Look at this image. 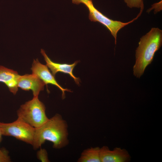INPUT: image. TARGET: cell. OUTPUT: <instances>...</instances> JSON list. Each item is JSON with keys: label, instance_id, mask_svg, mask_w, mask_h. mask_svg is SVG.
I'll return each instance as SVG.
<instances>
[{"label": "cell", "instance_id": "5b68a950", "mask_svg": "<svg viewBox=\"0 0 162 162\" xmlns=\"http://www.w3.org/2000/svg\"><path fill=\"white\" fill-rule=\"evenodd\" d=\"M83 4L86 6L89 10V19L92 21L98 22L107 28L115 38V44H116L117 33L118 31L137 19L142 13V12L140 11L136 18L129 22L124 23L112 20L104 15L95 8L92 0H86Z\"/></svg>", "mask_w": 162, "mask_h": 162}, {"label": "cell", "instance_id": "8fae6325", "mask_svg": "<svg viewBox=\"0 0 162 162\" xmlns=\"http://www.w3.org/2000/svg\"><path fill=\"white\" fill-rule=\"evenodd\" d=\"M99 147H91L85 149L81 153L78 162H101Z\"/></svg>", "mask_w": 162, "mask_h": 162}, {"label": "cell", "instance_id": "52a82bcc", "mask_svg": "<svg viewBox=\"0 0 162 162\" xmlns=\"http://www.w3.org/2000/svg\"><path fill=\"white\" fill-rule=\"evenodd\" d=\"M100 155L101 162H128L131 159L125 149L116 147L111 150L106 146L100 148Z\"/></svg>", "mask_w": 162, "mask_h": 162}, {"label": "cell", "instance_id": "8992f818", "mask_svg": "<svg viewBox=\"0 0 162 162\" xmlns=\"http://www.w3.org/2000/svg\"><path fill=\"white\" fill-rule=\"evenodd\" d=\"M32 74L39 77L44 83L46 86L48 84L55 86L62 92V99L65 97V91L71 92L67 88H63L57 82L55 76L49 70L47 66L41 64L38 59H34L31 68Z\"/></svg>", "mask_w": 162, "mask_h": 162}, {"label": "cell", "instance_id": "30bf717a", "mask_svg": "<svg viewBox=\"0 0 162 162\" xmlns=\"http://www.w3.org/2000/svg\"><path fill=\"white\" fill-rule=\"evenodd\" d=\"M20 76L16 71L0 66V82L5 84L14 95L18 90V81Z\"/></svg>", "mask_w": 162, "mask_h": 162}, {"label": "cell", "instance_id": "5bb4252c", "mask_svg": "<svg viewBox=\"0 0 162 162\" xmlns=\"http://www.w3.org/2000/svg\"><path fill=\"white\" fill-rule=\"evenodd\" d=\"M11 159L8 152L5 149H0V162H9Z\"/></svg>", "mask_w": 162, "mask_h": 162}, {"label": "cell", "instance_id": "3957f363", "mask_svg": "<svg viewBox=\"0 0 162 162\" xmlns=\"http://www.w3.org/2000/svg\"><path fill=\"white\" fill-rule=\"evenodd\" d=\"M45 110L44 105L39 100L38 97H33L32 99L20 106L17 114L18 118L36 128L49 119Z\"/></svg>", "mask_w": 162, "mask_h": 162}, {"label": "cell", "instance_id": "ba28073f", "mask_svg": "<svg viewBox=\"0 0 162 162\" xmlns=\"http://www.w3.org/2000/svg\"><path fill=\"white\" fill-rule=\"evenodd\" d=\"M44 83L39 77L33 74L20 75L18 81V87L22 90L32 91L33 97H38L40 92L44 89Z\"/></svg>", "mask_w": 162, "mask_h": 162}, {"label": "cell", "instance_id": "4fadbf2b", "mask_svg": "<svg viewBox=\"0 0 162 162\" xmlns=\"http://www.w3.org/2000/svg\"><path fill=\"white\" fill-rule=\"evenodd\" d=\"M38 159L43 162H49L47 152L44 148H40L37 153Z\"/></svg>", "mask_w": 162, "mask_h": 162}, {"label": "cell", "instance_id": "6da1fadb", "mask_svg": "<svg viewBox=\"0 0 162 162\" xmlns=\"http://www.w3.org/2000/svg\"><path fill=\"white\" fill-rule=\"evenodd\" d=\"M68 124L58 114H56L40 127L35 128L32 146L34 150L41 147L46 141L53 143V147L61 149L69 143Z\"/></svg>", "mask_w": 162, "mask_h": 162}, {"label": "cell", "instance_id": "9a60e30c", "mask_svg": "<svg viewBox=\"0 0 162 162\" xmlns=\"http://www.w3.org/2000/svg\"><path fill=\"white\" fill-rule=\"evenodd\" d=\"M154 8L155 9V13L160 10L162 9V1L153 4L150 9L151 10Z\"/></svg>", "mask_w": 162, "mask_h": 162}, {"label": "cell", "instance_id": "2e32d148", "mask_svg": "<svg viewBox=\"0 0 162 162\" xmlns=\"http://www.w3.org/2000/svg\"><path fill=\"white\" fill-rule=\"evenodd\" d=\"M2 132L1 130V129L0 126V143L2 141Z\"/></svg>", "mask_w": 162, "mask_h": 162}, {"label": "cell", "instance_id": "7a4b0ae2", "mask_svg": "<svg viewBox=\"0 0 162 162\" xmlns=\"http://www.w3.org/2000/svg\"><path fill=\"white\" fill-rule=\"evenodd\" d=\"M162 44V31L152 28L142 36L136 52V63L133 68L134 75L140 78L147 66L153 60L155 53Z\"/></svg>", "mask_w": 162, "mask_h": 162}, {"label": "cell", "instance_id": "7c38bea8", "mask_svg": "<svg viewBox=\"0 0 162 162\" xmlns=\"http://www.w3.org/2000/svg\"><path fill=\"white\" fill-rule=\"evenodd\" d=\"M124 1L130 8H144L143 0H124Z\"/></svg>", "mask_w": 162, "mask_h": 162}, {"label": "cell", "instance_id": "277c9868", "mask_svg": "<svg viewBox=\"0 0 162 162\" xmlns=\"http://www.w3.org/2000/svg\"><path fill=\"white\" fill-rule=\"evenodd\" d=\"M2 135L14 137L17 140L32 145L35 128L18 118L8 123L0 122Z\"/></svg>", "mask_w": 162, "mask_h": 162}, {"label": "cell", "instance_id": "9c48e42d", "mask_svg": "<svg viewBox=\"0 0 162 162\" xmlns=\"http://www.w3.org/2000/svg\"><path fill=\"white\" fill-rule=\"evenodd\" d=\"M40 52L44 58L46 63V65L50 69L52 74L54 76L58 72L68 74L73 79L77 84H79L80 79L76 77L73 73V70L79 62L78 61H75L73 64H70L56 63L52 61L49 58L43 49L41 50Z\"/></svg>", "mask_w": 162, "mask_h": 162}]
</instances>
